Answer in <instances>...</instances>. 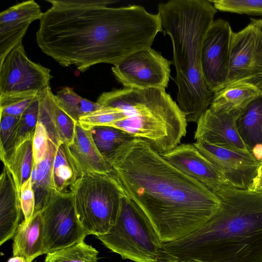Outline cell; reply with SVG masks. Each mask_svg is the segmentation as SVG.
Segmentation results:
<instances>
[{
  "label": "cell",
  "instance_id": "cell-1",
  "mask_svg": "<svg viewBox=\"0 0 262 262\" xmlns=\"http://www.w3.org/2000/svg\"><path fill=\"white\" fill-rule=\"evenodd\" d=\"M36 33L41 51L60 66L83 72L99 63L115 65L151 48L162 32L159 14L142 6L111 7L114 0H47Z\"/></svg>",
  "mask_w": 262,
  "mask_h": 262
},
{
  "label": "cell",
  "instance_id": "cell-2",
  "mask_svg": "<svg viewBox=\"0 0 262 262\" xmlns=\"http://www.w3.org/2000/svg\"><path fill=\"white\" fill-rule=\"evenodd\" d=\"M106 160L110 175L147 216L163 243L188 236L220 207L216 194L177 169L142 139L126 141Z\"/></svg>",
  "mask_w": 262,
  "mask_h": 262
},
{
  "label": "cell",
  "instance_id": "cell-3",
  "mask_svg": "<svg viewBox=\"0 0 262 262\" xmlns=\"http://www.w3.org/2000/svg\"><path fill=\"white\" fill-rule=\"evenodd\" d=\"M221 206L188 236L163 243L160 261L262 262V193L226 185L215 193Z\"/></svg>",
  "mask_w": 262,
  "mask_h": 262
},
{
  "label": "cell",
  "instance_id": "cell-4",
  "mask_svg": "<svg viewBox=\"0 0 262 262\" xmlns=\"http://www.w3.org/2000/svg\"><path fill=\"white\" fill-rule=\"evenodd\" d=\"M158 9L162 32L172 42L178 104L187 122L197 123L214 94L204 81L201 56L217 10L209 0H170L160 3Z\"/></svg>",
  "mask_w": 262,
  "mask_h": 262
},
{
  "label": "cell",
  "instance_id": "cell-5",
  "mask_svg": "<svg viewBox=\"0 0 262 262\" xmlns=\"http://www.w3.org/2000/svg\"><path fill=\"white\" fill-rule=\"evenodd\" d=\"M96 102L125 116L109 126L146 141L160 154L179 145L187 133L186 117L165 89L123 87L102 93Z\"/></svg>",
  "mask_w": 262,
  "mask_h": 262
},
{
  "label": "cell",
  "instance_id": "cell-6",
  "mask_svg": "<svg viewBox=\"0 0 262 262\" xmlns=\"http://www.w3.org/2000/svg\"><path fill=\"white\" fill-rule=\"evenodd\" d=\"M79 220L88 235L107 233L115 225L125 196L110 174L87 173L70 188Z\"/></svg>",
  "mask_w": 262,
  "mask_h": 262
},
{
  "label": "cell",
  "instance_id": "cell-7",
  "mask_svg": "<svg viewBox=\"0 0 262 262\" xmlns=\"http://www.w3.org/2000/svg\"><path fill=\"white\" fill-rule=\"evenodd\" d=\"M97 237L123 259L159 262L163 242L147 216L125 196L115 225Z\"/></svg>",
  "mask_w": 262,
  "mask_h": 262
},
{
  "label": "cell",
  "instance_id": "cell-8",
  "mask_svg": "<svg viewBox=\"0 0 262 262\" xmlns=\"http://www.w3.org/2000/svg\"><path fill=\"white\" fill-rule=\"evenodd\" d=\"M52 77L49 69L28 57L21 42L0 62V99L39 96Z\"/></svg>",
  "mask_w": 262,
  "mask_h": 262
},
{
  "label": "cell",
  "instance_id": "cell-9",
  "mask_svg": "<svg viewBox=\"0 0 262 262\" xmlns=\"http://www.w3.org/2000/svg\"><path fill=\"white\" fill-rule=\"evenodd\" d=\"M40 214L45 254L83 242L88 235L79 220L70 191H55Z\"/></svg>",
  "mask_w": 262,
  "mask_h": 262
},
{
  "label": "cell",
  "instance_id": "cell-10",
  "mask_svg": "<svg viewBox=\"0 0 262 262\" xmlns=\"http://www.w3.org/2000/svg\"><path fill=\"white\" fill-rule=\"evenodd\" d=\"M241 31L232 32L230 68L225 86L242 81L262 90V18H250Z\"/></svg>",
  "mask_w": 262,
  "mask_h": 262
},
{
  "label": "cell",
  "instance_id": "cell-11",
  "mask_svg": "<svg viewBox=\"0 0 262 262\" xmlns=\"http://www.w3.org/2000/svg\"><path fill=\"white\" fill-rule=\"evenodd\" d=\"M171 61L159 52L147 48L126 56L112 68L117 80L124 87L138 89L167 87Z\"/></svg>",
  "mask_w": 262,
  "mask_h": 262
},
{
  "label": "cell",
  "instance_id": "cell-12",
  "mask_svg": "<svg viewBox=\"0 0 262 262\" xmlns=\"http://www.w3.org/2000/svg\"><path fill=\"white\" fill-rule=\"evenodd\" d=\"M232 32L227 20H214L203 41L202 73L207 87L213 94L224 88L228 79Z\"/></svg>",
  "mask_w": 262,
  "mask_h": 262
},
{
  "label": "cell",
  "instance_id": "cell-13",
  "mask_svg": "<svg viewBox=\"0 0 262 262\" xmlns=\"http://www.w3.org/2000/svg\"><path fill=\"white\" fill-rule=\"evenodd\" d=\"M193 144L219 171L226 185L248 189L256 176L261 163L253 154L215 146L204 141H195Z\"/></svg>",
  "mask_w": 262,
  "mask_h": 262
},
{
  "label": "cell",
  "instance_id": "cell-14",
  "mask_svg": "<svg viewBox=\"0 0 262 262\" xmlns=\"http://www.w3.org/2000/svg\"><path fill=\"white\" fill-rule=\"evenodd\" d=\"M242 111H227L209 106L197 122L194 139L232 150L249 152L236 125Z\"/></svg>",
  "mask_w": 262,
  "mask_h": 262
},
{
  "label": "cell",
  "instance_id": "cell-15",
  "mask_svg": "<svg viewBox=\"0 0 262 262\" xmlns=\"http://www.w3.org/2000/svg\"><path fill=\"white\" fill-rule=\"evenodd\" d=\"M161 155L177 169L203 184L214 193L222 186L226 185L221 173L193 144H180Z\"/></svg>",
  "mask_w": 262,
  "mask_h": 262
},
{
  "label": "cell",
  "instance_id": "cell-16",
  "mask_svg": "<svg viewBox=\"0 0 262 262\" xmlns=\"http://www.w3.org/2000/svg\"><path fill=\"white\" fill-rule=\"evenodd\" d=\"M42 12L33 0L15 4L0 13V62L19 43L30 24L40 19Z\"/></svg>",
  "mask_w": 262,
  "mask_h": 262
},
{
  "label": "cell",
  "instance_id": "cell-17",
  "mask_svg": "<svg viewBox=\"0 0 262 262\" xmlns=\"http://www.w3.org/2000/svg\"><path fill=\"white\" fill-rule=\"evenodd\" d=\"M38 121L44 126L49 140L56 147L72 142L78 123L61 107L50 86L40 95Z\"/></svg>",
  "mask_w": 262,
  "mask_h": 262
},
{
  "label": "cell",
  "instance_id": "cell-18",
  "mask_svg": "<svg viewBox=\"0 0 262 262\" xmlns=\"http://www.w3.org/2000/svg\"><path fill=\"white\" fill-rule=\"evenodd\" d=\"M65 147L79 178L87 173L110 174L109 165L96 147L91 130L78 123L72 142Z\"/></svg>",
  "mask_w": 262,
  "mask_h": 262
},
{
  "label": "cell",
  "instance_id": "cell-19",
  "mask_svg": "<svg viewBox=\"0 0 262 262\" xmlns=\"http://www.w3.org/2000/svg\"><path fill=\"white\" fill-rule=\"evenodd\" d=\"M22 212L19 193L7 168L0 176V245L13 237Z\"/></svg>",
  "mask_w": 262,
  "mask_h": 262
},
{
  "label": "cell",
  "instance_id": "cell-20",
  "mask_svg": "<svg viewBox=\"0 0 262 262\" xmlns=\"http://www.w3.org/2000/svg\"><path fill=\"white\" fill-rule=\"evenodd\" d=\"M45 254L43 224L40 212L33 215L26 224L23 220L13 236V256L24 257L26 262H32Z\"/></svg>",
  "mask_w": 262,
  "mask_h": 262
},
{
  "label": "cell",
  "instance_id": "cell-21",
  "mask_svg": "<svg viewBox=\"0 0 262 262\" xmlns=\"http://www.w3.org/2000/svg\"><path fill=\"white\" fill-rule=\"evenodd\" d=\"M238 134L247 149L254 156L262 149V95L250 102L236 122Z\"/></svg>",
  "mask_w": 262,
  "mask_h": 262
},
{
  "label": "cell",
  "instance_id": "cell-22",
  "mask_svg": "<svg viewBox=\"0 0 262 262\" xmlns=\"http://www.w3.org/2000/svg\"><path fill=\"white\" fill-rule=\"evenodd\" d=\"M261 95L262 90L251 84L234 82L215 93L209 106L227 111L243 110Z\"/></svg>",
  "mask_w": 262,
  "mask_h": 262
},
{
  "label": "cell",
  "instance_id": "cell-23",
  "mask_svg": "<svg viewBox=\"0 0 262 262\" xmlns=\"http://www.w3.org/2000/svg\"><path fill=\"white\" fill-rule=\"evenodd\" d=\"M57 147L49 140V149L45 158L38 164L34 163L31 176L35 200L33 215L41 211L55 191L52 169Z\"/></svg>",
  "mask_w": 262,
  "mask_h": 262
},
{
  "label": "cell",
  "instance_id": "cell-24",
  "mask_svg": "<svg viewBox=\"0 0 262 262\" xmlns=\"http://www.w3.org/2000/svg\"><path fill=\"white\" fill-rule=\"evenodd\" d=\"M12 174L18 191L31 178L34 166L32 140H28L17 146L2 161Z\"/></svg>",
  "mask_w": 262,
  "mask_h": 262
},
{
  "label": "cell",
  "instance_id": "cell-25",
  "mask_svg": "<svg viewBox=\"0 0 262 262\" xmlns=\"http://www.w3.org/2000/svg\"><path fill=\"white\" fill-rule=\"evenodd\" d=\"M52 176L55 191L67 192L79 178L77 172L65 147V144L57 147L53 160Z\"/></svg>",
  "mask_w": 262,
  "mask_h": 262
},
{
  "label": "cell",
  "instance_id": "cell-26",
  "mask_svg": "<svg viewBox=\"0 0 262 262\" xmlns=\"http://www.w3.org/2000/svg\"><path fill=\"white\" fill-rule=\"evenodd\" d=\"M55 95L61 107L77 122L81 117L103 106L81 97L69 86L62 88Z\"/></svg>",
  "mask_w": 262,
  "mask_h": 262
},
{
  "label": "cell",
  "instance_id": "cell-27",
  "mask_svg": "<svg viewBox=\"0 0 262 262\" xmlns=\"http://www.w3.org/2000/svg\"><path fill=\"white\" fill-rule=\"evenodd\" d=\"M90 130L96 147L105 159L125 142L134 138L122 130L108 126H96Z\"/></svg>",
  "mask_w": 262,
  "mask_h": 262
},
{
  "label": "cell",
  "instance_id": "cell-28",
  "mask_svg": "<svg viewBox=\"0 0 262 262\" xmlns=\"http://www.w3.org/2000/svg\"><path fill=\"white\" fill-rule=\"evenodd\" d=\"M98 253L83 241L48 253L45 262H97Z\"/></svg>",
  "mask_w": 262,
  "mask_h": 262
},
{
  "label": "cell",
  "instance_id": "cell-29",
  "mask_svg": "<svg viewBox=\"0 0 262 262\" xmlns=\"http://www.w3.org/2000/svg\"><path fill=\"white\" fill-rule=\"evenodd\" d=\"M125 119V116L121 110L103 106L80 118L78 123L84 129L91 130L96 126H109Z\"/></svg>",
  "mask_w": 262,
  "mask_h": 262
},
{
  "label": "cell",
  "instance_id": "cell-30",
  "mask_svg": "<svg viewBox=\"0 0 262 262\" xmlns=\"http://www.w3.org/2000/svg\"><path fill=\"white\" fill-rule=\"evenodd\" d=\"M20 116L1 114L0 158L2 161L16 146L17 124Z\"/></svg>",
  "mask_w": 262,
  "mask_h": 262
},
{
  "label": "cell",
  "instance_id": "cell-31",
  "mask_svg": "<svg viewBox=\"0 0 262 262\" xmlns=\"http://www.w3.org/2000/svg\"><path fill=\"white\" fill-rule=\"evenodd\" d=\"M40 95L20 116L15 147L25 141L33 140L38 121Z\"/></svg>",
  "mask_w": 262,
  "mask_h": 262
},
{
  "label": "cell",
  "instance_id": "cell-32",
  "mask_svg": "<svg viewBox=\"0 0 262 262\" xmlns=\"http://www.w3.org/2000/svg\"><path fill=\"white\" fill-rule=\"evenodd\" d=\"M218 10L238 14L262 15V0H209Z\"/></svg>",
  "mask_w": 262,
  "mask_h": 262
},
{
  "label": "cell",
  "instance_id": "cell-33",
  "mask_svg": "<svg viewBox=\"0 0 262 262\" xmlns=\"http://www.w3.org/2000/svg\"><path fill=\"white\" fill-rule=\"evenodd\" d=\"M49 139L42 124L38 121L32 140L34 163L38 164L43 160L49 149Z\"/></svg>",
  "mask_w": 262,
  "mask_h": 262
},
{
  "label": "cell",
  "instance_id": "cell-34",
  "mask_svg": "<svg viewBox=\"0 0 262 262\" xmlns=\"http://www.w3.org/2000/svg\"><path fill=\"white\" fill-rule=\"evenodd\" d=\"M20 205L24 216V222L27 224L33 217L35 200L31 178L21 186L19 191Z\"/></svg>",
  "mask_w": 262,
  "mask_h": 262
},
{
  "label": "cell",
  "instance_id": "cell-35",
  "mask_svg": "<svg viewBox=\"0 0 262 262\" xmlns=\"http://www.w3.org/2000/svg\"><path fill=\"white\" fill-rule=\"evenodd\" d=\"M38 96L21 98L0 99V114L20 116Z\"/></svg>",
  "mask_w": 262,
  "mask_h": 262
},
{
  "label": "cell",
  "instance_id": "cell-36",
  "mask_svg": "<svg viewBox=\"0 0 262 262\" xmlns=\"http://www.w3.org/2000/svg\"><path fill=\"white\" fill-rule=\"evenodd\" d=\"M248 189L252 191L262 193V160L258 169L257 174L249 185Z\"/></svg>",
  "mask_w": 262,
  "mask_h": 262
},
{
  "label": "cell",
  "instance_id": "cell-37",
  "mask_svg": "<svg viewBox=\"0 0 262 262\" xmlns=\"http://www.w3.org/2000/svg\"><path fill=\"white\" fill-rule=\"evenodd\" d=\"M7 262H26V259L19 256H13L10 258Z\"/></svg>",
  "mask_w": 262,
  "mask_h": 262
},
{
  "label": "cell",
  "instance_id": "cell-38",
  "mask_svg": "<svg viewBox=\"0 0 262 262\" xmlns=\"http://www.w3.org/2000/svg\"><path fill=\"white\" fill-rule=\"evenodd\" d=\"M160 262H203L201 260L195 259H190L187 260H164L161 261Z\"/></svg>",
  "mask_w": 262,
  "mask_h": 262
},
{
  "label": "cell",
  "instance_id": "cell-39",
  "mask_svg": "<svg viewBox=\"0 0 262 262\" xmlns=\"http://www.w3.org/2000/svg\"><path fill=\"white\" fill-rule=\"evenodd\" d=\"M32 262H36V261H32Z\"/></svg>",
  "mask_w": 262,
  "mask_h": 262
}]
</instances>
